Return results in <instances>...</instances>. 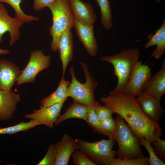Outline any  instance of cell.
Listing matches in <instances>:
<instances>
[{
    "instance_id": "d4e9b609",
    "label": "cell",
    "mask_w": 165,
    "mask_h": 165,
    "mask_svg": "<svg viewBox=\"0 0 165 165\" xmlns=\"http://www.w3.org/2000/svg\"><path fill=\"white\" fill-rule=\"evenodd\" d=\"M139 144L144 146L149 155V162L151 165H164L165 163L160 159L156 155L153 148L151 145V143L144 138H138Z\"/></svg>"
},
{
    "instance_id": "6da1fadb",
    "label": "cell",
    "mask_w": 165,
    "mask_h": 165,
    "mask_svg": "<svg viewBox=\"0 0 165 165\" xmlns=\"http://www.w3.org/2000/svg\"><path fill=\"white\" fill-rule=\"evenodd\" d=\"M100 101L124 119L138 138H144L151 143L161 137L162 131L159 124L146 115L136 97L109 95L101 97Z\"/></svg>"
},
{
    "instance_id": "8992f818",
    "label": "cell",
    "mask_w": 165,
    "mask_h": 165,
    "mask_svg": "<svg viewBox=\"0 0 165 165\" xmlns=\"http://www.w3.org/2000/svg\"><path fill=\"white\" fill-rule=\"evenodd\" d=\"M78 149L83 153L96 165H109L117 152L113 150L115 139L109 138L90 142L76 139Z\"/></svg>"
},
{
    "instance_id": "ffe728a7",
    "label": "cell",
    "mask_w": 165,
    "mask_h": 165,
    "mask_svg": "<svg viewBox=\"0 0 165 165\" xmlns=\"http://www.w3.org/2000/svg\"><path fill=\"white\" fill-rule=\"evenodd\" d=\"M70 82L62 77L57 89L40 101L42 107H48L58 103H64L68 97V88Z\"/></svg>"
},
{
    "instance_id": "8fae6325",
    "label": "cell",
    "mask_w": 165,
    "mask_h": 165,
    "mask_svg": "<svg viewBox=\"0 0 165 165\" xmlns=\"http://www.w3.org/2000/svg\"><path fill=\"white\" fill-rule=\"evenodd\" d=\"M68 0L74 19L87 26L93 25L97 16L91 5L80 0Z\"/></svg>"
},
{
    "instance_id": "5bb4252c",
    "label": "cell",
    "mask_w": 165,
    "mask_h": 165,
    "mask_svg": "<svg viewBox=\"0 0 165 165\" xmlns=\"http://www.w3.org/2000/svg\"><path fill=\"white\" fill-rule=\"evenodd\" d=\"M21 71L10 61L0 60V90H8L13 86Z\"/></svg>"
},
{
    "instance_id": "30bf717a",
    "label": "cell",
    "mask_w": 165,
    "mask_h": 165,
    "mask_svg": "<svg viewBox=\"0 0 165 165\" xmlns=\"http://www.w3.org/2000/svg\"><path fill=\"white\" fill-rule=\"evenodd\" d=\"M64 103H58L48 107H42L35 109L31 114H27L25 117L37 121L40 125H44L53 129L54 123L60 115Z\"/></svg>"
},
{
    "instance_id": "7402d4cb",
    "label": "cell",
    "mask_w": 165,
    "mask_h": 165,
    "mask_svg": "<svg viewBox=\"0 0 165 165\" xmlns=\"http://www.w3.org/2000/svg\"><path fill=\"white\" fill-rule=\"evenodd\" d=\"M101 11V22L104 28L109 30L113 26L112 16L108 0H95Z\"/></svg>"
},
{
    "instance_id": "52a82bcc",
    "label": "cell",
    "mask_w": 165,
    "mask_h": 165,
    "mask_svg": "<svg viewBox=\"0 0 165 165\" xmlns=\"http://www.w3.org/2000/svg\"><path fill=\"white\" fill-rule=\"evenodd\" d=\"M51 59L50 55H44L41 50L32 51L27 65L17 79V85L19 86L24 83L35 82L38 74L49 67Z\"/></svg>"
},
{
    "instance_id": "2e32d148",
    "label": "cell",
    "mask_w": 165,
    "mask_h": 165,
    "mask_svg": "<svg viewBox=\"0 0 165 165\" xmlns=\"http://www.w3.org/2000/svg\"><path fill=\"white\" fill-rule=\"evenodd\" d=\"M55 144L57 156L54 165H67L74 151L78 149L76 139L64 134Z\"/></svg>"
},
{
    "instance_id": "5b68a950",
    "label": "cell",
    "mask_w": 165,
    "mask_h": 165,
    "mask_svg": "<svg viewBox=\"0 0 165 165\" xmlns=\"http://www.w3.org/2000/svg\"><path fill=\"white\" fill-rule=\"evenodd\" d=\"M116 120V126L114 138L119 146L117 158L127 159L144 156L138 138L129 126L118 115Z\"/></svg>"
},
{
    "instance_id": "e0dca14e",
    "label": "cell",
    "mask_w": 165,
    "mask_h": 165,
    "mask_svg": "<svg viewBox=\"0 0 165 165\" xmlns=\"http://www.w3.org/2000/svg\"><path fill=\"white\" fill-rule=\"evenodd\" d=\"M161 99L165 93V59L160 69L145 84L141 92Z\"/></svg>"
},
{
    "instance_id": "f1b7e54d",
    "label": "cell",
    "mask_w": 165,
    "mask_h": 165,
    "mask_svg": "<svg viewBox=\"0 0 165 165\" xmlns=\"http://www.w3.org/2000/svg\"><path fill=\"white\" fill-rule=\"evenodd\" d=\"M86 123L94 131L101 134H102L100 122L95 112L93 107H89L88 119Z\"/></svg>"
},
{
    "instance_id": "7c38bea8",
    "label": "cell",
    "mask_w": 165,
    "mask_h": 165,
    "mask_svg": "<svg viewBox=\"0 0 165 165\" xmlns=\"http://www.w3.org/2000/svg\"><path fill=\"white\" fill-rule=\"evenodd\" d=\"M136 98L142 110L149 118L157 122L161 119L165 112L160 105L161 99L142 92Z\"/></svg>"
},
{
    "instance_id": "836d02e7",
    "label": "cell",
    "mask_w": 165,
    "mask_h": 165,
    "mask_svg": "<svg viewBox=\"0 0 165 165\" xmlns=\"http://www.w3.org/2000/svg\"><path fill=\"white\" fill-rule=\"evenodd\" d=\"M10 53V51L8 50H3L0 48V54L6 55Z\"/></svg>"
},
{
    "instance_id": "f546056e",
    "label": "cell",
    "mask_w": 165,
    "mask_h": 165,
    "mask_svg": "<svg viewBox=\"0 0 165 165\" xmlns=\"http://www.w3.org/2000/svg\"><path fill=\"white\" fill-rule=\"evenodd\" d=\"M71 157L72 163L75 165H96L83 153L79 149L74 151Z\"/></svg>"
},
{
    "instance_id": "44dd1931",
    "label": "cell",
    "mask_w": 165,
    "mask_h": 165,
    "mask_svg": "<svg viewBox=\"0 0 165 165\" xmlns=\"http://www.w3.org/2000/svg\"><path fill=\"white\" fill-rule=\"evenodd\" d=\"M88 106L73 101V103L67 108L65 112L60 115L56 121L54 125H59L67 119L74 118L87 121Z\"/></svg>"
},
{
    "instance_id": "603a6c76",
    "label": "cell",
    "mask_w": 165,
    "mask_h": 165,
    "mask_svg": "<svg viewBox=\"0 0 165 165\" xmlns=\"http://www.w3.org/2000/svg\"><path fill=\"white\" fill-rule=\"evenodd\" d=\"M21 2L22 0H0V3H6L13 7L16 13L15 18L19 20L24 23L38 20V18L27 15L23 12L20 6Z\"/></svg>"
},
{
    "instance_id": "ba28073f",
    "label": "cell",
    "mask_w": 165,
    "mask_h": 165,
    "mask_svg": "<svg viewBox=\"0 0 165 165\" xmlns=\"http://www.w3.org/2000/svg\"><path fill=\"white\" fill-rule=\"evenodd\" d=\"M152 76L149 66L143 64L141 61H138L124 87L123 95L138 97L141 93L144 86Z\"/></svg>"
},
{
    "instance_id": "9a60e30c",
    "label": "cell",
    "mask_w": 165,
    "mask_h": 165,
    "mask_svg": "<svg viewBox=\"0 0 165 165\" xmlns=\"http://www.w3.org/2000/svg\"><path fill=\"white\" fill-rule=\"evenodd\" d=\"M20 95L10 89L0 90V121L9 120L13 116Z\"/></svg>"
},
{
    "instance_id": "4316f807",
    "label": "cell",
    "mask_w": 165,
    "mask_h": 165,
    "mask_svg": "<svg viewBox=\"0 0 165 165\" xmlns=\"http://www.w3.org/2000/svg\"><path fill=\"white\" fill-rule=\"evenodd\" d=\"M149 157H143L130 159H120L115 158L109 165H149Z\"/></svg>"
},
{
    "instance_id": "484cf974",
    "label": "cell",
    "mask_w": 165,
    "mask_h": 165,
    "mask_svg": "<svg viewBox=\"0 0 165 165\" xmlns=\"http://www.w3.org/2000/svg\"><path fill=\"white\" fill-rule=\"evenodd\" d=\"M116 126V120L110 117L100 122L102 134L108 136L109 138L114 139V135Z\"/></svg>"
},
{
    "instance_id": "7a4b0ae2",
    "label": "cell",
    "mask_w": 165,
    "mask_h": 165,
    "mask_svg": "<svg viewBox=\"0 0 165 165\" xmlns=\"http://www.w3.org/2000/svg\"><path fill=\"white\" fill-rule=\"evenodd\" d=\"M141 53L137 48L133 47L122 50L118 53L102 56L100 58L102 62L110 63L114 67V74L117 78L115 87L109 93L110 95H123L126 84L137 63Z\"/></svg>"
},
{
    "instance_id": "4fadbf2b",
    "label": "cell",
    "mask_w": 165,
    "mask_h": 165,
    "mask_svg": "<svg viewBox=\"0 0 165 165\" xmlns=\"http://www.w3.org/2000/svg\"><path fill=\"white\" fill-rule=\"evenodd\" d=\"M74 27L80 41L91 57L97 53L98 45L94 35L93 25L87 26L74 20Z\"/></svg>"
},
{
    "instance_id": "1f68e13d",
    "label": "cell",
    "mask_w": 165,
    "mask_h": 165,
    "mask_svg": "<svg viewBox=\"0 0 165 165\" xmlns=\"http://www.w3.org/2000/svg\"><path fill=\"white\" fill-rule=\"evenodd\" d=\"M157 156L163 162L165 160V141L158 138L151 142Z\"/></svg>"
},
{
    "instance_id": "cb8c5ba5",
    "label": "cell",
    "mask_w": 165,
    "mask_h": 165,
    "mask_svg": "<svg viewBox=\"0 0 165 165\" xmlns=\"http://www.w3.org/2000/svg\"><path fill=\"white\" fill-rule=\"evenodd\" d=\"M40 125L38 122L33 119L28 122H21L13 126L0 128V134H13L28 130Z\"/></svg>"
},
{
    "instance_id": "d6a6232c",
    "label": "cell",
    "mask_w": 165,
    "mask_h": 165,
    "mask_svg": "<svg viewBox=\"0 0 165 165\" xmlns=\"http://www.w3.org/2000/svg\"><path fill=\"white\" fill-rule=\"evenodd\" d=\"M57 0H34L33 4L34 9L39 11L46 7H48L51 4Z\"/></svg>"
},
{
    "instance_id": "83f0119b",
    "label": "cell",
    "mask_w": 165,
    "mask_h": 165,
    "mask_svg": "<svg viewBox=\"0 0 165 165\" xmlns=\"http://www.w3.org/2000/svg\"><path fill=\"white\" fill-rule=\"evenodd\" d=\"M57 150L55 144L52 143L49 146L47 151L42 160L37 165H54Z\"/></svg>"
},
{
    "instance_id": "4dcf8cb0",
    "label": "cell",
    "mask_w": 165,
    "mask_h": 165,
    "mask_svg": "<svg viewBox=\"0 0 165 165\" xmlns=\"http://www.w3.org/2000/svg\"><path fill=\"white\" fill-rule=\"evenodd\" d=\"M93 108L100 122L112 116L114 113L107 106L105 105H101L97 102Z\"/></svg>"
},
{
    "instance_id": "277c9868",
    "label": "cell",
    "mask_w": 165,
    "mask_h": 165,
    "mask_svg": "<svg viewBox=\"0 0 165 165\" xmlns=\"http://www.w3.org/2000/svg\"><path fill=\"white\" fill-rule=\"evenodd\" d=\"M48 7L53 16V24L50 28V33L52 37L50 44L51 50H58L60 38L67 29L71 30L74 27V18L71 12L68 0H57Z\"/></svg>"
},
{
    "instance_id": "ac0fdd59",
    "label": "cell",
    "mask_w": 165,
    "mask_h": 165,
    "mask_svg": "<svg viewBox=\"0 0 165 165\" xmlns=\"http://www.w3.org/2000/svg\"><path fill=\"white\" fill-rule=\"evenodd\" d=\"M73 35L70 29L64 31L59 40L58 48L62 63V76L64 75L67 67L73 59Z\"/></svg>"
},
{
    "instance_id": "d6986e66",
    "label": "cell",
    "mask_w": 165,
    "mask_h": 165,
    "mask_svg": "<svg viewBox=\"0 0 165 165\" xmlns=\"http://www.w3.org/2000/svg\"><path fill=\"white\" fill-rule=\"evenodd\" d=\"M149 40L144 46L145 49L154 46L156 48L152 53L150 58L154 57L156 59L161 58L165 52V19L163 20L160 27L153 35L149 36Z\"/></svg>"
},
{
    "instance_id": "9c48e42d",
    "label": "cell",
    "mask_w": 165,
    "mask_h": 165,
    "mask_svg": "<svg viewBox=\"0 0 165 165\" xmlns=\"http://www.w3.org/2000/svg\"><path fill=\"white\" fill-rule=\"evenodd\" d=\"M24 22L9 15L4 5L0 3V43L2 41V36L7 32L10 35L9 44H13L19 38L20 28Z\"/></svg>"
},
{
    "instance_id": "3957f363",
    "label": "cell",
    "mask_w": 165,
    "mask_h": 165,
    "mask_svg": "<svg viewBox=\"0 0 165 165\" xmlns=\"http://www.w3.org/2000/svg\"><path fill=\"white\" fill-rule=\"evenodd\" d=\"M79 61L84 72L86 81L82 83L77 79L74 67L72 66L70 69L72 81L68 88V96L71 97L74 101L89 107H93L97 102L95 99L94 92L98 83L92 76L87 64L83 62Z\"/></svg>"
}]
</instances>
